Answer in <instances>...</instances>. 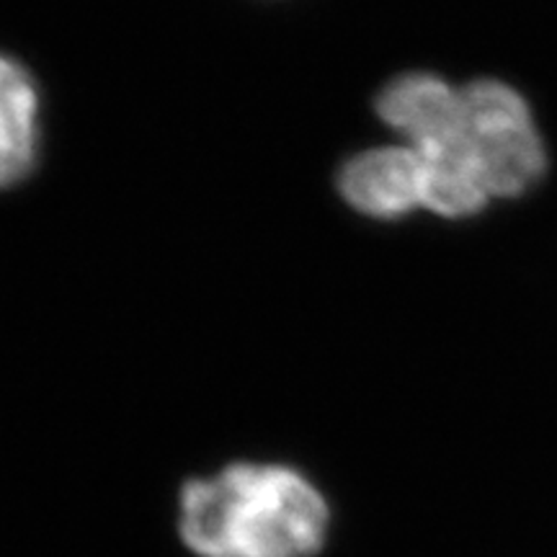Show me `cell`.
Returning <instances> with one entry per match:
<instances>
[{
    "mask_svg": "<svg viewBox=\"0 0 557 557\" xmlns=\"http://www.w3.org/2000/svg\"><path fill=\"white\" fill-rule=\"evenodd\" d=\"M377 114L413 152L421 209L438 218H472L491 201L517 199L547 169L532 109L500 81L451 86L408 73L382 88Z\"/></svg>",
    "mask_w": 557,
    "mask_h": 557,
    "instance_id": "obj_1",
    "label": "cell"
},
{
    "mask_svg": "<svg viewBox=\"0 0 557 557\" xmlns=\"http://www.w3.org/2000/svg\"><path fill=\"white\" fill-rule=\"evenodd\" d=\"M176 532L194 557H315L331 506L302 470L243 459L181 485Z\"/></svg>",
    "mask_w": 557,
    "mask_h": 557,
    "instance_id": "obj_2",
    "label": "cell"
},
{
    "mask_svg": "<svg viewBox=\"0 0 557 557\" xmlns=\"http://www.w3.org/2000/svg\"><path fill=\"white\" fill-rule=\"evenodd\" d=\"M341 197L357 212L374 220H398L421 209L413 152L408 145H385L359 152L341 169Z\"/></svg>",
    "mask_w": 557,
    "mask_h": 557,
    "instance_id": "obj_3",
    "label": "cell"
},
{
    "mask_svg": "<svg viewBox=\"0 0 557 557\" xmlns=\"http://www.w3.org/2000/svg\"><path fill=\"white\" fill-rule=\"evenodd\" d=\"M39 94L16 60L0 54V189L18 184L37 163Z\"/></svg>",
    "mask_w": 557,
    "mask_h": 557,
    "instance_id": "obj_4",
    "label": "cell"
}]
</instances>
